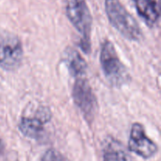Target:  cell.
Listing matches in <instances>:
<instances>
[{
    "label": "cell",
    "instance_id": "5b68a950",
    "mask_svg": "<svg viewBox=\"0 0 161 161\" xmlns=\"http://www.w3.org/2000/svg\"><path fill=\"white\" fill-rule=\"evenodd\" d=\"M72 98L85 119L91 124L95 117L97 102L86 76L75 79L72 91Z\"/></svg>",
    "mask_w": 161,
    "mask_h": 161
},
{
    "label": "cell",
    "instance_id": "9c48e42d",
    "mask_svg": "<svg viewBox=\"0 0 161 161\" xmlns=\"http://www.w3.org/2000/svg\"><path fill=\"white\" fill-rule=\"evenodd\" d=\"M102 151L104 161H135L125 146L113 137L105 140Z\"/></svg>",
    "mask_w": 161,
    "mask_h": 161
},
{
    "label": "cell",
    "instance_id": "8fae6325",
    "mask_svg": "<svg viewBox=\"0 0 161 161\" xmlns=\"http://www.w3.org/2000/svg\"><path fill=\"white\" fill-rule=\"evenodd\" d=\"M42 161H69L66 157L55 149H48L42 155Z\"/></svg>",
    "mask_w": 161,
    "mask_h": 161
},
{
    "label": "cell",
    "instance_id": "7a4b0ae2",
    "mask_svg": "<svg viewBox=\"0 0 161 161\" xmlns=\"http://www.w3.org/2000/svg\"><path fill=\"white\" fill-rule=\"evenodd\" d=\"M105 8L110 24L124 38L135 42L142 38V31L137 20L119 0H105Z\"/></svg>",
    "mask_w": 161,
    "mask_h": 161
},
{
    "label": "cell",
    "instance_id": "52a82bcc",
    "mask_svg": "<svg viewBox=\"0 0 161 161\" xmlns=\"http://www.w3.org/2000/svg\"><path fill=\"white\" fill-rule=\"evenodd\" d=\"M128 149L142 158L149 159L157 154L158 146L146 135L142 124L135 123L130 129Z\"/></svg>",
    "mask_w": 161,
    "mask_h": 161
},
{
    "label": "cell",
    "instance_id": "3957f363",
    "mask_svg": "<svg viewBox=\"0 0 161 161\" xmlns=\"http://www.w3.org/2000/svg\"><path fill=\"white\" fill-rule=\"evenodd\" d=\"M100 64L105 78L112 86L121 87L130 80V73L119 59L113 44L108 40L102 45Z\"/></svg>",
    "mask_w": 161,
    "mask_h": 161
},
{
    "label": "cell",
    "instance_id": "ba28073f",
    "mask_svg": "<svg viewBox=\"0 0 161 161\" xmlns=\"http://www.w3.org/2000/svg\"><path fill=\"white\" fill-rule=\"evenodd\" d=\"M138 14L147 26L154 28L160 17V0H133Z\"/></svg>",
    "mask_w": 161,
    "mask_h": 161
},
{
    "label": "cell",
    "instance_id": "8992f818",
    "mask_svg": "<svg viewBox=\"0 0 161 161\" xmlns=\"http://www.w3.org/2000/svg\"><path fill=\"white\" fill-rule=\"evenodd\" d=\"M51 111L47 106H40L35 114L24 116L18 124L20 131L28 138L37 139L42 137L44 125L51 119Z\"/></svg>",
    "mask_w": 161,
    "mask_h": 161
},
{
    "label": "cell",
    "instance_id": "30bf717a",
    "mask_svg": "<svg viewBox=\"0 0 161 161\" xmlns=\"http://www.w3.org/2000/svg\"><path fill=\"white\" fill-rule=\"evenodd\" d=\"M64 62L72 77L75 79L86 76L87 65L85 60L76 50L68 48L64 53Z\"/></svg>",
    "mask_w": 161,
    "mask_h": 161
},
{
    "label": "cell",
    "instance_id": "277c9868",
    "mask_svg": "<svg viewBox=\"0 0 161 161\" xmlns=\"http://www.w3.org/2000/svg\"><path fill=\"white\" fill-rule=\"evenodd\" d=\"M23 47L16 35L0 31V67L6 71H14L20 67L23 60Z\"/></svg>",
    "mask_w": 161,
    "mask_h": 161
},
{
    "label": "cell",
    "instance_id": "6da1fadb",
    "mask_svg": "<svg viewBox=\"0 0 161 161\" xmlns=\"http://www.w3.org/2000/svg\"><path fill=\"white\" fill-rule=\"evenodd\" d=\"M69 21L81 36L80 47L84 53L91 52L92 17L86 0H63Z\"/></svg>",
    "mask_w": 161,
    "mask_h": 161
}]
</instances>
